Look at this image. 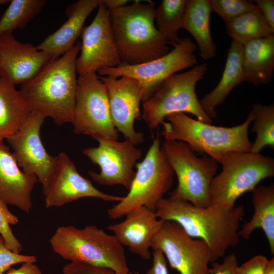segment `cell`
Masks as SVG:
<instances>
[{
	"label": "cell",
	"mask_w": 274,
	"mask_h": 274,
	"mask_svg": "<svg viewBox=\"0 0 274 274\" xmlns=\"http://www.w3.org/2000/svg\"><path fill=\"white\" fill-rule=\"evenodd\" d=\"M155 214L158 219L177 222L190 236L204 241L213 262L224 256L230 247L238 244L239 223L245 211L243 205L199 207L170 196L158 202Z\"/></svg>",
	"instance_id": "obj_1"
},
{
	"label": "cell",
	"mask_w": 274,
	"mask_h": 274,
	"mask_svg": "<svg viewBox=\"0 0 274 274\" xmlns=\"http://www.w3.org/2000/svg\"><path fill=\"white\" fill-rule=\"evenodd\" d=\"M81 42L49 61L19 91L31 112L50 117L58 126L72 123L77 90L76 62Z\"/></svg>",
	"instance_id": "obj_2"
},
{
	"label": "cell",
	"mask_w": 274,
	"mask_h": 274,
	"mask_svg": "<svg viewBox=\"0 0 274 274\" xmlns=\"http://www.w3.org/2000/svg\"><path fill=\"white\" fill-rule=\"evenodd\" d=\"M154 3L135 1L130 5L109 10L110 26L122 64L144 63L170 51L168 42L155 25Z\"/></svg>",
	"instance_id": "obj_3"
},
{
	"label": "cell",
	"mask_w": 274,
	"mask_h": 274,
	"mask_svg": "<svg viewBox=\"0 0 274 274\" xmlns=\"http://www.w3.org/2000/svg\"><path fill=\"white\" fill-rule=\"evenodd\" d=\"M253 118L251 111L244 122L229 127L212 125L176 113L165 117L161 134L166 140L184 142L194 152L205 153L220 163L228 152H251L248 129Z\"/></svg>",
	"instance_id": "obj_4"
},
{
	"label": "cell",
	"mask_w": 274,
	"mask_h": 274,
	"mask_svg": "<svg viewBox=\"0 0 274 274\" xmlns=\"http://www.w3.org/2000/svg\"><path fill=\"white\" fill-rule=\"evenodd\" d=\"M50 243L54 252L71 262L106 267L119 273L129 272L123 246L114 235L96 226L82 229L60 226Z\"/></svg>",
	"instance_id": "obj_5"
},
{
	"label": "cell",
	"mask_w": 274,
	"mask_h": 274,
	"mask_svg": "<svg viewBox=\"0 0 274 274\" xmlns=\"http://www.w3.org/2000/svg\"><path fill=\"white\" fill-rule=\"evenodd\" d=\"M208 70L206 63L197 64L188 71L174 74L143 102L141 117L152 131L164 121L165 117L176 113H188L198 120L209 124L210 119L202 110L195 91L196 85Z\"/></svg>",
	"instance_id": "obj_6"
},
{
	"label": "cell",
	"mask_w": 274,
	"mask_h": 274,
	"mask_svg": "<svg viewBox=\"0 0 274 274\" xmlns=\"http://www.w3.org/2000/svg\"><path fill=\"white\" fill-rule=\"evenodd\" d=\"M135 165L137 171L128 193L108 210L111 219L142 207L155 212L158 202L172 186L174 172L161 148L158 133L144 159Z\"/></svg>",
	"instance_id": "obj_7"
},
{
	"label": "cell",
	"mask_w": 274,
	"mask_h": 274,
	"mask_svg": "<svg viewBox=\"0 0 274 274\" xmlns=\"http://www.w3.org/2000/svg\"><path fill=\"white\" fill-rule=\"evenodd\" d=\"M220 164L222 169L210 185L211 204L232 208L241 195L252 191L261 180L274 176V159L260 153L230 152Z\"/></svg>",
	"instance_id": "obj_8"
},
{
	"label": "cell",
	"mask_w": 274,
	"mask_h": 274,
	"mask_svg": "<svg viewBox=\"0 0 274 274\" xmlns=\"http://www.w3.org/2000/svg\"><path fill=\"white\" fill-rule=\"evenodd\" d=\"M161 148L178 179L170 196L197 207L210 206V185L218 162L209 156L198 157L182 141L165 140Z\"/></svg>",
	"instance_id": "obj_9"
},
{
	"label": "cell",
	"mask_w": 274,
	"mask_h": 274,
	"mask_svg": "<svg viewBox=\"0 0 274 274\" xmlns=\"http://www.w3.org/2000/svg\"><path fill=\"white\" fill-rule=\"evenodd\" d=\"M71 123L76 134L118 140V131L111 119L107 87L96 73L80 76L77 79L76 103Z\"/></svg>",
	"instance_id": "obj_10"
},
{
	"label": "cell",
	"mask_w": 274,
	"mask_h": 274,
	"mask_svg": "<svg viewBox=\"0 0 274 274\" xmlns=\"http://www.w3.org/2000/svg\"><path fill=\"white\" fill-rule=\"evenodd\" d=\"M167 54L154 60L136 65L105 68L97 73L100 76L116 78L127 76L135 79L142 90V101L148 99L169 77L181 70L197 64L194 54L196 44L189 38L181 39Z\"/></svg>",
	"instance_id": "obj_11"
},
{
	"label": "cell",
	"mask_w": 274,
	"mask_h": 274,
	"mask_svg": "<svg viewBox=\"0 0 274 274\" xmlns=\"http://www.w3.org/2000/svg\"><path fill=\"white\" fill-rule=\"evenodd\" d=\"M150 248L161 251L171 268L180 274H211L209 263L213 260L208 245L190 236L175 221H164Z\"/></svg>",
	"instance_id": "obj_12"
},
{
	"label": "cell",
	"mask_w": 274,
	"mask_h": 274,
	"mask_svg": "<svg viewBox=\"0 0 274 274\" xmlns=\"http://www.w3.org/2000/svg\"><path fill=\"white\" fill-rule=\"evenodd\" d=\"M93 139L98 146L84 149L83 154L99 165L100 171L88 170L89 175L98 184H119L129 191L136 174L133 166L141 158L142 150L128 140L118 142L102 136Z\"/></svg>",
	"instance_id": "obj_13"
},
{
	"label": "cell",
	"mask_w": 274,
	"mask_h": 274,
	"mask_svg": "<svg viewBox=\"0 0 274 274\" xmlns=\"http://www.w3.org/2000/svg\"><path fill=\"white\" fill-rule=\"evenodd\" d=\"M45 118L40 114L31 112L25 124L5 139L23 172L36 176L41 183L44 195L49 187L57 161V156L47 152L41 139L40 129Z\"/></svg>",
	"instance_id": "obj_14"
},
{
	"label": "cell",
	"mask_w": 274,
	"mask_h": 274,
	"mask_svg": "<svg viewBox=\"0 0 274 274\" xmlns=\"http://www.w3.org/2000/svg\"><path fill=\"white\" fill-rule=\"evenodd\" d=\"M109 13L102 2L91 23L82 30L81 53L76 62L79 76L122 65L112 34Z\"/></svg>",
	"instance_id": "obj_15"
},
{
	"label": "cell",
	"mask_w": 274,
	"mask_h": 274,
	"mask_svg": "<svg viewBox=\"0 0 274 274\" xmlns=\"http://www.w3.org/2000/svg\"><path fill=\"white\" fill-rule=\"evenodd\" d=\"M108 92L110 115L118 131L135 145L143 143L144 134L134 129L136 119L141 117L142 90L137 80L127 76H99Z\"/></svg>",
	"instance_id": "obj_16"
},
{
	"label": "cell",
	"mask_w": 274,
	"mask_h": 274,
	"mask_svg": "<svg viewBox=\"0 0 274 274\" xmlns=\"http://www.w3.org/2000/svg\"><path fill=\"white\" fill-rule=\"evenodd\" d=\"M44 196L46 208L61 207L85 197L118 202L123 198L104 193L96 189L90 180L79 173L74 162L64 152L57 156L55 170Z\"/></svg>",
	"instance_id": "obj_17"
},
{
	"label": "cell",
	"mask_w": 274,
	"mask_h": 274,
	"mask_svg": "<svg viewBox=\"0 0 274 274\" xmlns=\"http://www.w3.org/2000/svg\"><path fill=\"white\" fill-rule=\"evenodd\" d=\"M53 58L31 44L17 41L12 32L0 36V77L14 86L30 80Z\"/></svg>",
	"instance_id": "obj_18"
},
{
	"label": "cell",
	"mask_w": 274,
	"mask_h": 274,
	"mask_svg": "<svg viewBox=\"0 0 274 274\" xmlns=\"http://www.w3.org/2000/svg\"><path fill=\"white\" fill-rule=\"evenodd\" d=\"M126 219L107 228L123 246L144 260L151 258L149 251L152 239L161 227L164 221L158 219L155 212L145 207L134 210L126 215Z\"/></svg>",
	"instance_id": "obj_19"
},
{
	"label": "cell",
	"mask_w": 274,
	"mask_h": 274,
	"mask_svg": "<svg viewBox=\"0 0 274 274\" xmlns=\"http://www.w3.org/2000/svg\"><path fill=\"white\" fill-rule=\"evenodd\" d=\"M4 140L0 137V198L7 204L28 213L32 208L31 192L38 179L20 169Z\"/></svg>",
	"instance_id": "obj_20"
},
{
	"label": "cell",
	"mask_w": 274,
	"mask_h": 274,
	"mask_svg": "<svg viewBox=\"0 0 274 274\" xmlns=\"http://www.w3.org/2000/svg\"><path fill=\"white\" fill-rule=\"evenodd\" d=\"M102 0H79L66 9L67 20L55 31L48 35L37 49L54 58L65 54L80 36L88 16Z\"/></svg>",
	"instance_id": "obj_21"
},
{
	"label": "cell",
	"mask_w": 274,
	"mask_h": 274,
	"mask_svg": "<svg viewBox=\"0 0 274 274\" xmlns=\"http://www.w3.org/2000/svg\"><path fill=\"white\" fill-rule=\"evenodd\" d=\"M242 67L244 81L256 86L269 83L274 72V35L243 46Z\"/></svg>",
	"instance_id": "obj_22"
},
{
	"label": "cell",
	"mask_w": 274,
	"mask_h": 274,
	"mask_svg": "<svg viewBox=\"0 0 274 274\" xmlns=\"http://www.w3.org/2000/svg\"><path fill=\"white\" fill-rule=\"evenodd\" d=\"M243 45L232 40L222 77L216 87L199 100L206 114L212 120L217 115L216 108L231 90L244 80L242 67Z\"/></svg>",
	"instance_id": "obj_23"
},
{
	"label": "cell",
	"mask_w": 274,
	"mask_h": 274,
	"mask_svg": "<svg viewBox=\"0 0 274 274\" xmlns=\"http://www.w3.org/2000/svg\"><path fill=\"white\" fill-rule=\"evenodd\" d=\"M254 214L238 231L239 237L248 240L255 229L261 228L274 254V184L258 185L252 191Z\"/></svg>",
	"instance_id": "obj_24"
},
{
	"label": "cell",
	"mask_w": 274,
	"mask_h": 274,
	"mask_svg": "<svg viewBox=\"0 0 274 274\" xmlns=\"http://www.w3.org/2000/svg\"><path fill=\"white\" fill-rule=\"evenodd\" d=\"M211 10L209 0H188L181 28L189 32L195 40L200 56L204 60L216 54V46L210 31Z\"/></svg>",
	"instance_id": "obj_25"
},
{
	"label": "cell",
	"mask_w": 274,
	"mask_h": 274,
	"mask_svg": "<svg viewBox=\"0 0 274 274\" xmlns=\"http://www.w3.org/2000/svg\"><path fill=\"white\" fill-rule=\"evenodd\" d=\"M30 114L15 86L0 77V137L5 139L16 132Z\"/></svg>",
	"instance_id": "obj_26"
},
{
	"label": "cell",
	"mask_w": 274,
	"mask_h": 274,
	"mask_svg": "<svg viewBox=\"0 0 274 274\" xmlns=\"http://www.w3.org/2000/svg\"><path fill=\"white\" fill-rule=\"evenodd\" d=\"M225 24L227 33L232 40L243 46L256 39L274 35V29L259 9L246 13Z\"/></svg>",
	"instance_id": "obj_27"
},
{
	"label": "cell",
	"mask_w": 274,
	"mask_h": 274,
	"mask_svg": "<svg viewBox=\"0 0 274 274\" xmlns=\"http://www.w3.org/2000/svg\"><path fill=\"white\" fill-rule=\"evenodd\" d=\"M188 0H162L155 10L156 28L169 45L174 46L180 39L178 33Z\"/></svg>",
	"instance_id": "obj_28"
},
{
	"label": "cell",
	"mask_w": 274,
	"mask_h": 274,
	"mask_svg": "<svg viewBox=\"0 0 274 274\" xmlns=\"http://www.w3.org/2000/svg\"><path fill=\"white\" fill-rule=\"evenodd\" d=\"M45 0H12L0 18V36L23 28L42 10Z\"/></svg>",
	"instance_id": "obj_29"
},
{
	"label": "cell",
	"mask_w": 274,
	"mask_h": 274,
	"mask_svg": "<svg viewBox=\"0 0 274 274\" xmlns=\"http://www.w3.org/2000/svg\"><path fill=\"white\" fill-rule=\"evenodd\" d=\"M253 126L251 131L256 134L254 142L252 143L251 152L260 153L266 146L274 149V105L261 104L253 105Z\"/></svg>",
	"instance_id": "obj_30"
},
{
	"label": "cell",
	"mask_w": 274,
	"mask_h": 274,
	"mask_svg": "<svg viewBox=\"0 0 274 274\" xmlns=\"http://www.w3.org/2000/svg\"><path fill=\"white\" fill-rule=\"evenodd\" d=\"M212 12L217 14L222 20L227 23L239 16L259 9L250 1L245 0H209Z\"/></svg>",
	"instance_id": "obj_31"
},
{
	"label": "cell",
	"mask_w": 274,
	"mask_h": 274,
	"mask_svg": "<svg viewBox=\"0 0 274 274\" xmlns=\"http://www.w3.org/2000/svg\"><path fill=\"white\" fill-rule=\"evenodd\" d=\"M18 222V217L9 211L7 204L0 198V234L7 247L17 253L21 251L22 246L13 233L10 225Z\"/></svg>",
	"instance_id": "obj_32"
},
{
	"label": "cell",
	"mask_w": 274,
	"mask_h": 274,
	"mask_svg": "<svg viewBox=\"0 0 274 274\" xmlns=\"http://www.w3.org/2000/svg\"><path fill=\"white\" fill-rule=\"evenodd\" d=\"M37 261L35 256L21 255L10 250L6 246L4 238L0 236V274H4L13 265Z\"/></svg>",
	"instance_id": "obj_33"
},
{
	"label": "cell",
	"mask_w": 274,
	"mask_h": 274,
	"mask_svg": "<svg viewBox=\"0 0 274 274\" xmlns=\"http://www.w3.org/2000/svg\"><path fill=\"white\" fill-rule=\"evenodd\" d=\"M62 272L63 274H132L130 271L119 273L106 267L76 262H71L64 265Z\"/></svg>",
	"instance_id": "obj_34"
},
{
	"label": "cell",
	"mask_w": 274,
	"mask_h": 274,
	"mask_svg": "<svg viewBox=\"0 0 274 274\" xmlns=\"http://www.w3.org/2000/svg\"><path fill=\"white\" fill-rule=\"evenodd\" d=\"M268 259L262 255H257L238 266L236 274H265Z\"/></svg>",
	"instance_id": "obj_35"
},
{
	"label": "cell",
	"mask_w": 274,
	"mask_h": 274,
	"mask_svg": "<svg viewBox=\"0 0 274 274\" xmlns=\"http://www.w3.org/2000/svg\"><path fill=\"white\" fill-rule=\"evenodd\" d=\"M238 266L236 256L231 253L225 257L222 263L212 262L211 274H236Z\"/></svg>",
	"instance_id": "obj_36"
},
{
	"label": "cell",
	"mask_w": 274,
	"mask_h": 274,
	"mask_svg": "<svg viewBox=\"0 0 274 274\" xmlns=\"http://www.w3.org/2000/svg\"><path fill=\"white\" fill-rule=\"evenodd\" d=\"M145 274H168L166 259L160 250H154L152 266Z\"/></svg>",
	"instance_id": "obj_37"
},
{
	"label": "cell",
	"mask_w": 274,
	"mask_h": 274,
	"mask_svg": "<svg viewBox=\"0 0 274 274\" xmlns=\"http://www.w3.org/2000/svg\"><path fill=\"white\" fill-rule=\"evenodd\" d=\"M269 26L274 29V1H254Z\"/></svg>",
	"instance_id": "obj_38"
},
{
	"label": "cell",
	"mask_w": 274,
	"mask_h": 274,
	"mask_svg": "<svg viewBox=\"0 0 274 274\" xmlns=\"http://www.w3.org/2000/svg\"><path fill=\"white\" fill-rule=\"evenodd\" d=\"M6 274H42V273L35 263L25 262L17 269L10 268Z\"/></svg>",
	"instance_id": "obj_39"
},
{
	"label": "cell",
	"mask_w": 274,
	"mask_h": 274,
	"mask_svg": "<svg viewBox=\"0 0 274 274\" xmlns=\"http://www.w3.org/2000/svg\"><path fill=\"white\" fill-rule=\"evenodd\" d=\"M127 0H102V3L109 10H114L126 5Z\"/></svg>",
	"instance_id": "obj_40"
},
{
	"label": "cell",
	"mask_w": 274,
	"mask_h": 274,
	"mask_svg": "<svg viewBox=\"0 0 274 274\" xmlns=\"http://www.w3.org/2000/svg\"><path fill=\"white\" fill-rule=\"evenodd\" d=\"M265 274H274V257L268 259Z\"/></svg>",
	"instance_id": "obj_41"
},
{
	"label": "cell",
	"mask_w": 274,
	"mask_h": 274,
	"mask_svg": "<svg viewBox=\"0 0 274 274\" xmlns=\"http://www.w3.org/2000/svg\"><path fill=\"white\" fill-rule=\"evenodd\" d=\"M10 2V1L9 0H0V5L4 4Z\"/></svg>",
	"instance_id": "obj_42"
}]
</instances>
